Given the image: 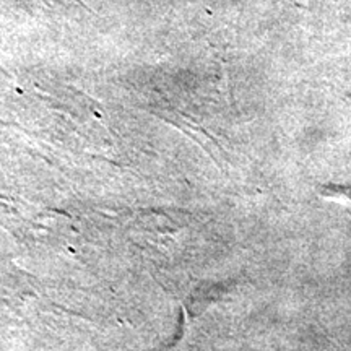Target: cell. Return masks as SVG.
<instances>
[{
  "mask_svg": "<svg viewBox=\"0 0 351 351\" xmlns=\"http://www.w3.org/2000/svg\"><path fill=\"white\" fill-rule=\"evenodd\" d=\"M320 195L328 202H335L351 210V186H327L322 189Z\"/></svg>",
  "mask_w": 351,
  "mask_h": 351,
  "instance_id": "cell-1",
  "label": "cell"
}]
</instances>
